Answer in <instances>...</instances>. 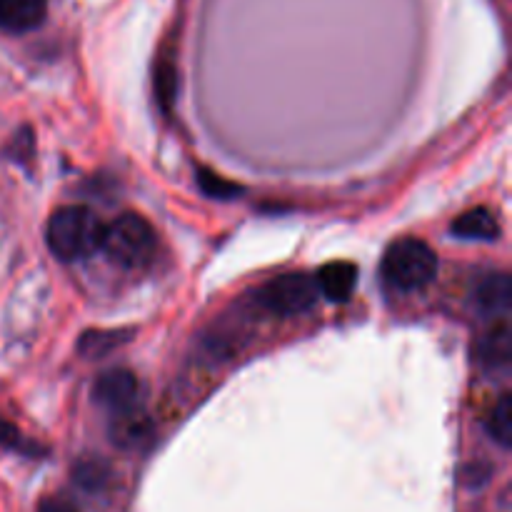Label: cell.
Segmentation results:
<instances>
[{
	"label": "cell",
	"mask_w": 512,
	"mask_h": 512,
	"mask_svg": "<svg viewBox=\"0 0 512 512\" xmlns=\"http://www.w3.org/2000/svg\"><path fill=\"white\" fill-rule=\"evenodd\" d=\"M485 430H488L490 438L500 445V448L508 450L512 445V395L505 393L500 395L498 403L490 410L488 420H485Z\"/></svg>",
	"instance_id": "7c38bea8"
},
{
	"label": "cell",
	"mask_w": 512,
	"mask_h": 512,
	"mask_svg": "<svg viewBox=\"0 0 512 512\" xmlns=\"http://www.w3.org/2000/svg\"><path fill=\"white\" fill-rule=\"evenodd\" d=\"M198 185L208 198H238L235 193H240L238 185H233L230 180L220 178L218 173H210V170H200Z\"/></svg>",
	"instance_id": "9a60e30c"
},
{
	"label": "cell",
	"mask_w": 512,
	"mask_h": 512,
	"mask_svg": "<svg viewBox=\"0 0 512 512\" xmlns=\"http://www.w3.org/2000/svg\"><path fill=\"white\" fill-rule=\"evenodd\" d=\"M0 448L15 450V453H23L28 455V458H38V455L43 453L38 445L28 443V440L23 438V433H20L13 423H8V420L3 418H0Z\"/></svg>",
	"instance_id": "5bb4252c"
},
{
	"label": "cell",
	"mask_w": 512,
	"mask_h": 512,
	"mask_svg": "<svg viewBox=\"0 0 512 512\" xmlns=\"http://www.w3.org/2000/svg\"><path fill=\"white\" fill-rule=\"evenodd\" d=\"M315 283H318L320 295H325L333 303H345L353 295L355 283H358V268L348 260H335V263L320 268V273L315 275Z\"/></svg>",
	"instance_id": "9c48e42d"
},
{
	"label": "cell",
	"mask_w": 512,
	"mask_h": 512,
	"mask_svg": "<svg viewBox=\"0 0 512 512\" xmlns=\"http://www.w3.org/2000/svg\"><path fill=\"white\" fill-rule=\"evenodd\" d=\"M128 338V333H115V330H90V333H85L80 338L78 350L85 358H103L110 350L120 348Z\"/></svg>",
	"instance_id": "4fadbf2b"
},
{
	"label": "cell",
	"mask_w": 512,
	"mask_h": 512,
	"mask_svg": "<svg viewBox=\"0 0 512 512\" xmlns=\"http://www.w3.org/2000/svg\"><path fill=\"white\" fill-rule=\"evenodd\" d=\"M318 283L308 273H285L268 280L253 293V303L263 313L290 318V315H303L318 303Z\"/></svg>",
	"instance_id": "277c9868"
},
{
	"label": "cell",
	"mask_w": 512,
	"mask_h": 512,
	"mask_svg": "<svg viewBox=\"0 0 512 512\" xmlns=\"http://www.w3.org/2000/svg\"><path fill=\"white\" fill-rule=\"evenodd\" d=\"M138 393V378L125 368L108 370L93 385V400L108 413H118V410L138 405Z\"/></svg>",
	"instance_id": "5b68a950"
},
{
	"label": "cell",
	"mask_w": 512,
	"mask_h": 512,
	"mask_svg": "<svg viewBox=\"0 0 512 512\" xmlns=\"http://www.w3.org/2000/svg\"><path fill=\"white\" fill-rule=\"evenodd\" d=\"M100 250L123 268H143L155 255V230L143 215L123 213L105 225Z\"/></svg>",
	"instance_id": "3957f363"
},
{
	"label": "cell",
	"mask_w": 512,
	"mask_h": 512,
	"mask_svg": "<svg viewBox=\"0 0 512 512\" xmlns=\"http://www.w3.org/2000/svg\"><path fill=\"white\" fill-rule=\"evenodd\" d=\"M438 275V255L425 240L400 238L385 250L383 280L398 293L425 290Z\"/></svg>",
	"instance_id": "7a4b0ae2"
},
{
	"label": "cell",
	"mask_w": 512,
	"mask_h": 512,
	"mask_svg": "<svg viewBox=\"0 0 512 512\" xmlns=\"http://www.w3.org/2000/svg\"><path fill=\"white\" fill-rule=\"evenodd\" d=\"M105 225L100 223L98 215L85 205H63L53 210L45 225V243L50 253L63 263H75L95 250L103 243Z\"/></svg>",
	"instance_id": "6da1fadb"
},
{
	"label": "cell",
	"mask_w": 512,
	"mask_h": 512,
	"mask_svg": "<svg viewBox=\"0 0 512 512\" xmlns=\"http://www.w3.org/2000/svg\"><path fill=\"white\" fill-rule=\"evenodd\" d=\"M110 415H113V420H110V440L118 448H138L140 443H145L150 438V420L138 405Z\"/></svg>",
	"instance_id": "ba28073f"
},
{
	"label": "cell",
	"mask_w": 512,
	"mask_h": 512,
	"mask_svg": "<svg viewBox=\"0 0 512 512\" xmlns=\"http://www.w3.org/2000/svg\"><path fill=\"white\" fill-rule=\"evenodd\" d=\"M38 512H80V510L75 508L68 498H60V495H55V498H45L43 503H40Z\"/></svg>",
	"instance_id": "e0dca14e"
},
{
	"label": "cell",
	"mask_w": 512,
	"mask_h": 512,
	"mask_svg": "<svg viewBox=\"0 0 512 512\" xmlns=\"http://www.w3.org/2000/svg\"><path fill=\"white\" fill-rule=\"evenodd\" d=\"M478 355L488 373H508L512 363V330L508 318H503L498 325H493V330L485 333V338L480 340Z\"/></svg>",
	"instance_id": "52a82bcc"
},
{
	"label": "cell",
	"mask_w": 512,
	"mask_h": 512,
	"mask_svg": "<svg viewBox=\"0 0 512 512\" xmlns=\"http://www.w3.org/2000/svg\"><path fill=\"white\" fill-rule=\"evenodd\" d=\"M155 88H158L160 100L165 105L170 100H175V65L170 63H160L158 65V78H155Z\"/></svg>",
	"instance_id": "2e32d148"
},
{
	"label": "cell",
	"mask_w": 512,
	"mask_h": 512,
	"mask_svg": "<svg viewBox=\"0 0 512 512\" xmlns=\"http://www.w3.org/2000/svg\"><path fill=\"white\" fill-rule=\"evenodd\" d=\"M480 313L485 318H508L512 308V280L508 273H495L480 283L475 293Z\"/></svg>",
	"instance_id": "30bf717a"
},
{
	"label": "cell",
	"mask_w": 512,
	"mask_h": 512,
	"mask_svg": "<svg viewBox=\"0 0 512 512\" xmlns=\"http://www.w3.org/2000/svg\"><path fill=\"white\" fill-rule=\"evenodd\" d=\"M450 233L460 240H498L500 238V223L495 218L493 210L488 208H473L465 210L458 220L453 223Z\"/></svg>",
	"instance_id": "8fae6325"
},
{
	"label": "cell",
	"mask_w": 512,
	"mask_h": 512,
	"mask_svg": "<svg viewBox=\"0 0 512 512\" xmlns=\"http://www.w3.org/2000/svg\"><path fill=\"white\" fill-rule=\"evenodd\" d=\"M48 18V0H0V28L23 35L40 28Z\"/></svg>",
	"instance_id": "8992f818"
}]
</instances>
